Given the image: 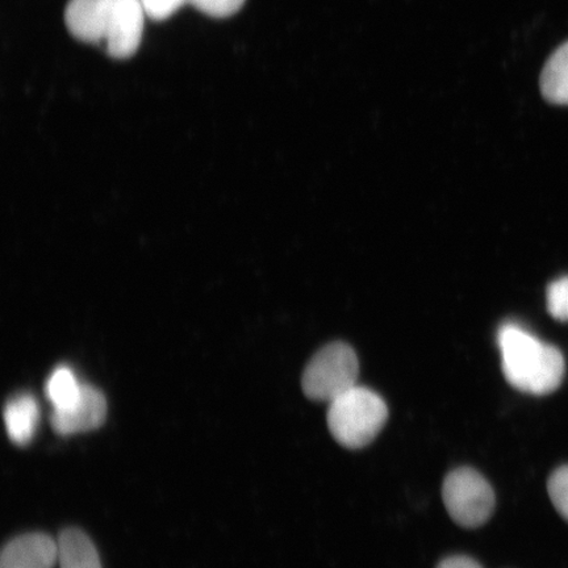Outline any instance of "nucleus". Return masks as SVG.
I'll return each mask as SVG.
<instances>
[{"label": "nucleus", "mask_w": 568, "mask_h": 568, "mask_svg": "<svg viewBox=\"0 0 568 568\" xmlns=\"http://www.w3.org/2000/svg\"><path fill=\"white\" fill-rule=\"evenodd\" d=\"M145 17L140 0H70L65 10L68 30L77 40L102 45L119 60L138 52Z\"/></svg>", "instance_id": "obj_1"}, {"label": "nucleus", "mask_w": 568, "mask_h": 568, "mask_svg": "<svg viewBox=\"0 0 568 568\" xmlns=\"http://www.w3.org/2000/svg\"><path fill=\"white\" fill-rule=\"evenodd\" d=\"M503 374L521 393L545 396L564 381V354L556 346L532 336L523 326L507 323L497 332Z\"/></svg>", "instance_id": "obj_2"}, {"label": "nucleus", "mask_w": 568, "mask_h": 568, "mask_svg": "<svg viewBox=\"0 0 568 568\" xmlns=\"http://www.w3.org/2000/svg\"><path fill=\"white\" fill-rule=\"evenodd\" d=\"M388 408L374 390L355 386L329 403L328 428L333 438L347 449L372 444L385 426Z\"/></svg>", "instance_id": "obj_3"}, {"label": "nucleus", "mask_w": 568, "mask_h": 568, "mask_svg": "<svg viewBox=\"0 0 568 568\" xmlns=\"http://www.w3.org/2000/svg\"><path fill=\"white\" fill-rule=\"evenodd\" d=\"M359 362L352 346L333 343L318 351L302 376V388L311 400L331 403L357 385Z\"/></svg>", "instance_id": "obj_4"}, {"label": "nucleus", "mask_w": 568, "mask_h": 568, "mask_svg": "<svg viewBox=\"0 0 568 568\" xmlns=\"http://www.w3.org/2000/svg\"><path fill=\"white\" fill-rule=\"evenodd\" d=\"M443 499L453 520L464 528L486 524L495 509L491 485L470 467H460L447 475Z\"/></svg>", "instance_id": "obj_5"}, {"label": "nucleus", "mask_w": 568, "mask_h": 568, "mask_svg": "<svg viewBox=\"0 0 568 568\" xmlns=\"http://www.w3.org/2000/svg\"><path fill=\"white\" fill-rule=\"evenodd\" d=\"M106 417V400L101 389L84 385L80 400L73 407L53 410L52 428L61 436L77 435L101 428Z\"/></svg>", "instance_id": "obj_6"}, {"label": "nucleus", "mask_w": 568, "mask_h": 568, "mask_svg": "<svg viewBox=\"0 0 568 568\" xmlns=\"http://www.w3.org/2000/svg\"><path fill=\"white\" fill-rule=\"evenodd\" d=\"M59 559V545L42 532L12 539L4 546L0 568H53Z\"/></svg>", "instance_id": "obj_7"}, {"label": "nucleus", "mask_w": 568, "mask_h": 568, "mask_svg": "<svg viewBox=\"0 0 568 568\" xmlns=\"http://www.w3.org/2000/svg\"><path fill=\"white\" fill-rule=\"evenodd\" d=\"M4 425L11 442L19 446L30 444L38 432L40 406L31 394H19L6 403Z\"/></svg>", "instance_id": "obj_8"}, {"label": "nucleus", "mask_w": 568, "mask_h": 568, "mask_svg": "<svg viewBox=\"0 0 568 568\" xmlns=\"http://www.w3.org/2000/svg\"><path fill=\"white\" fill-rule=\"evenodd\" d=\"M60 568H102L101 558L91 539L80 529L63 530L57 539Z\"/></svg>", "instance_id": "obj_9"}, {"label": "nucleus", "mask_w": 568, "mask_h": 568, "mask_svg": "<svg viewBox=\"0 0 568 568\" xmlns=\"http://www.w3.org/2000/svg\"><path fill=\"white\" fill-rule=\"evenodd\" d=\"M539 87L549 103L568 105V41L546 62Z\"/></svg>", "instance_id": "obj_10"}, {"label": "nucleus", "mask_w": 568, "mask_h": 568, "mask_svg": "<svg viewBox=\"0 0 568 568\" xmlns=\"http://www.w3.org/2000/svg\"><path fill=\"white\" fill-rule=\"evenodd\" d=\"M83 386L84 383L78 381L70 367L59 366L47 381L45 395L53 410H63L73 407L80 400Z\"/></svg>", "instance_id": "obj_11"}, {"label": "nucleus", "mask_w": 568, "mask_h": 568, "mask_svg": "<svg viewBox=\"0 0 568 568\" xmlns=\"http://www.w3.org/2000/svg\"><path fill=\"white\" fill-rule=\"evenodd\" d=\"M548 493L554 508L568 521V466L559 467L550 475Z\"/></svg>", "instance_id": "obj_12"}, {"label": "nucleus", "mask_w": 568, "mask_h": 568, "mask_svg": "<svg viewBox=\"0 0 568 568\" xmlns=\"http://www.w3.org/2000/svg\"><path fill=\"white\" fill-rule=\"evenodd\" d=\"M546 300L549 314L558 322L568 323V276L550 283Z\"/></svg>", "instance_id": "obj_13"}, {"label": "nucleus", "mask_w": 568, "mask_h": 568, "mask_svg": "<svg viewBox=\"0 0 568 568\" xmlns=\"http://www.w3.org/2000/svg\"><path fill=\"white\" fill-rule=\"evenodd\" d=\"M197 9L212 18H229L234 16L241 7L244 6L245 0H187Z\"/></svg>", "instance_id": "obj_14"}, {"label": "nucleus", "mask_w": 568, "mask_h": 568, "mask_svg": "<svg viewBox=\"0 0 568 568\" xmlns=\"http://www.w3.org/2000/svg\"><path fill=\"white\" fill-rule=\"evenodd\" d=\"M145 16L162 21L172 17L187 0H140Z\"/></svg>", "instance_id": "obj_15"}, {"label": "nucleus", "mask_w": 568, "mask_h": 568, "mask_svg": "<svg viewBox=\"0 0 568 568\" xmlns=\"http://www.w3.org/2000/svg\"><path fill=\"white\" fill-rule=\"evenodd\" d=\"M437 568H483L477 560L473 558L457 556L450 557L443 560Z\"/></svg>", "instance_id": "obj_16"}]
</instances>
